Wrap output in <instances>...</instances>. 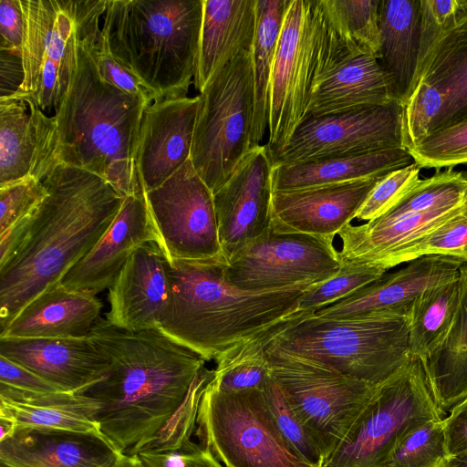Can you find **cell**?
I'll list each match as a JSON object with an SVG mask.
<instances>
[{"label": "cell", "mask_w": 467, "mask_h": 467, "mask_svg": "<svg viewBox=\"0 0 467 467\" xmlns=\"http://www.w3.org/2000/svg\"><path fill=\"white\" fill-rule=\"evenodd\" d=\"M102 305L93 295L67 289L61 283L33 298L0 332V338L88 337Z\"/></svg>", "instance_id": "cb8c5ba5"}, {"label": "cell", "mask_w": 467, "mask_h": 467, "mask_svg": "<svg viewBox=\"0 0 467 467\" xmlns=\"http://www.w3.org/2000/svg\"><path fill=\"white\" fill-rule=\"evenodd\" d=\"M25 18L24 80L18 96L45 112L59 109L77 67L78 37L66 0H20Z\"/></svg>", "instance_id": "7c38bea8"}, {"label": "cell", "mask_w": 467, "mask_h": 467, "mask_svg": "<svg viewBox=\"0 0 467 467\" xmlns=\"http://www.w3.org/2000/svg\"><path fill=\"white\" fill-rule=\"evenodd\" d=\"M386 271L384 268L368 265L342 263L336 275L309 286L303 292L298 300L297 310L315 313L377 280Z\"/></svg>", "instance_id": "74e56055"}, {"label": "cell", "mask_w": 467, "mask_h": 467, "mask_svg": "<svg viewBox=\"0 0 467 467\" xmlns=\"http://www.w3.org/2000/svg\"><path fill=\"white\" fill-rule=\"evenodd\" d=\"M1 98L16 93L24 80L22 54L10 49L0 48Z\"/></svg>", "instance_id": "f907efd6"}, {"label": "cell", "mask_w": 467, "mask_h": 467, "mask_svg": "<svg viewBox=\"0 0 467 467\" xmlns=\"http://www.w3.org/2000/svg\"><path fill=\"white\" fill-rule=\"evenodd\" d=\"M465 16H467V0H420L419 72L437 40Z\"/></svg>", "instance_id": "7bdbcfd3"}, {"label": "cell", "mask_w": 467, "mask_h": 467, "mask_svg": "<svg viewBox=\"0 0 467 467\" xmlns=\"http://www.w3.org/2000/svg\"><path fill=\"white\" fill-rule=\"evenodd\" d=\"M305 9V0H291L277 42L270 82L269 135L265 145L270 159L284 150L295 131L293 99L300 65Z\"/></svg>", "instance_id": "f1b7e54d"}, {"label": "cell", "mask_w": 467, "mask_h": 467, "mask_svg": "<svg viewBox=\"0 0 467 467\" xmlns=\"http://www.w3.org/2000/svg\"><path fill=\"white\" fill-rule=\"evenodd\" d=\"M202 16L203 0H107L101 30L112 57L157 101L186 97Z\"/></svg>", "instance_id": "5b68a950"}, {"label": "cell", "mask_w": 467, "mask_h": 467, "mask_svg": "<svg viewBox=\"0 0 467 467\" xmlns=\"http://www.w3.org/2000/svg\"><path fill=\"white\" fill-rule=\"evenodd\" d=\"M199 103V96H186L145 108L136 153L144 192L161 185L190 160Z\"/></svg>", "instance_id": "e0dca14e"}, {"label": "cell", "mask_w": 467, "mask_h": 467, "mask_svg": "<svg viewBox=\"0 0 467 467\" xmlns=\"http://www.w3.org/2000/svg\"><path fill=\"white\" fill-rule=\"evenodd\" d=\"M411 306L348 318L304 311L270 344L378 386L409 360Z\"/></svg>", "instance_id": "8992f818"}, {"label": "cell", "mask_w": 467, "mask_h": 467, "mask_svg": "<svg viewBox=\"0 0 467 467\" xmlns=\"http://www.w3.org/2000/svg\"><path fill=\"white\" fill-rule=\"evenodd\" d=\"M462 265V261L452 257L421 256L397 272L385 273L350 296L314 314L321 317L348 318L401 309L411 306L425 289L457 276Z\"/></svg>", "instance_id": "603a6c76"}, {"label": "cell", "mask_w": 467, "mask_h": 467, "mask_svg": "<svg viewBox=\"0 0 467 467\" xmlns=\"http://www.w3.org/2000/svg\"><path fill=\"white\" fill-rule=\"evenodd\" d=\"M161 239L144 192L124 198L112 223L94 247L64 276L67 289L95 296L109 288L133 253Z\"/></svg>", "instance_id": "d6986e66"}, {"label": "cell", "mask_w": 467, "mask_h": 467, "mask_svg": "<svg viewBox=\"0 0 467 467\" xmlns=\"http://www.w3.org/2000/svg\"><path fill=\"white\" fill-rule=\"evenodd\" d=\"M213 376V369L204 367L194 379L184 401L159 435L143 451L177 450L195 432L196 420L202 392Z\"/></svg>", "instance_id": "60d3db41"}, {"label": "cell", "mask_w": 467, "mask_h": 467, "mask_svg": "<svg viewBox=\"0 0 467 467\" xmlns=\"http://www.w3.org/2000/svg\"><path fill=\"white\" fill-rule=\"evenodd\" d=\"M198 96L190 160L213 194L253 149L252 50L227 63Z\"/></svg>", "instance_id": "52a82bcc"}, {"label": "cell", "mask_w": 467, "mask_h": 467, "mask_svg": "<svg viewBox=\"0 0 467 467\" xmlns=\"http://www.w3.org/2000/svg\"><path fill=\"white\" fill-rule=\"evenodd\" d=\"M0 385L35 394L65 392L30 369L3 356H0Z\"/></svg>", "instance_id": "7dc6e473"}, {"label": "cell", "mask_w": 467, "mask_h": 467, "mask_svg": "<svg viewBox=\"0 0 467 467\" xmlns=\"http://www.w3.org/2000/svg\"><path fill=\"white\" fill-rule=\"evenodd\" d=\"M272 171L265 146L254 147L213 193L219 238L226 262L270 229Z\"/></svg>", "instance_id": "9a60e30c"}, {"label": "cell", "mask_w": 467, "mask_h": 467, "mask_svg": "<svg viewBox=\"0 0 467 467\" xmlns=\"http://www.w3.org/2000/svg\"><path fill=\"white\" fill-rule=\"evenodd\" d=\"M459 300V275L425 289L415 298L408 324L411 356L423 359L442 341L451 326Z\"/></svg>", "instance_id": "e575fe53"}, {"label": "cell", "mask_w": 467, "mask_h": 467, "mask_svg": "<svg viewBox=\"0 0 467 467\" xmlns=\"http://www.w3.org/2000/svg\"><path fill=\"white\" fill-rule=\"evenodd\" d=\"M55 116L28 97L0 99V187L33 177L43 181L60 162Z\"/></svg>", "instance_id": "2e32d148"}, {"label": "cell", "mask_w": 467, "mask_h": 467, "mask_svg": "<svg viewBox=\"0 0 467 467\" xmlns=\"http://www.w3.org/2000/svg\"><path fill=\"white\" fill-rule=\"evenodd\" d=\"M113 467H147L139 454H123Z\"/></svg>", "instance_id": "816d5d0a"}, {"label": "cell", "mask_w": 467, "mask_h": 467, "mask_svg": "<svg viewBox=\"0 0 467 467\" xmlns=\"http://www.w3.org/2000/svg\"><path fill=\"white\" fill-rule=\"evenodd\" d=\"M122 455L104 437L58 429H18L0 441L5 467H113Z\"/></svg>", "instance_id": "7402d4cb"}, {"label": "cell", "mask_w": 467, "mask_h": 467, "mask_svg": "<svg viewBox=\"0 0 467 467\" xmlns=\"http://www.w3.org/2000/svg\"><path fill=\"white\" fill-rule=\"evenodd\" d=\"M343 34L364 53L380 57V0H326Z\"/></svg>", "instance_id": "8d00e7d4"}, {"label": "cell", "mask_w": 467, "mask_h": 467, "mask_svg": "<svg viewBox=\"0 0 467 467\" xmlns=\"http://www.w3.org/2000/svg\"><path fill=\"white\" fill-rule=\"evenodd\" d=\"M386 175L273 192L271 227L282 233L335 238L356 218L370 192Z\"/></svg>", "instance_id": "ac0fdd59"}, {"label": "cell", "mask_w": 467, "mask_h": 467, "mask_svg": "<svg viewBox=\"0 0 467 467\" xmlns=\"http://www.w3.org/2000/svg\"><path fill=\"white\" fill-rule=\"evenodd\" d=\"M448 457L467 451V400L443 419Z\"/></svg>", "instance_id": "681fc988"}, {"label": "cell", "mask_w": 467, "mask_h": 467, "mask_svg": "<svg viewBox=\"0 0 467 467\" xmlns=\"http://www.w3.org/2000/svg\"><path fill=\"white\" fill-rule=\"evenodd\" d=\"M257 0H203L197 69L201 93L227 63L251 51L256 28Z\"/></svg>", "instance_id": "d4e9b609"}, {"label": "cell", "mask_w": 467, "mask_h": 467, "mask_svg": "<svg viewBox=\"0 0 467 467\" xmlns=\"http://www.w3.org/2000/svg\"><path fill=\"white\" fill-rule=\"evenodd\" d=\"M225 264L220 258L166 259L171 295L158 328L206 361L216 360L298 311L301 295L313 285L244 291L226 281Z\"/></svg>", "instance_id": "3957f363"}, {"label": "cell", "mask_w": 467, "mask_h": 467, "mask_svg": "<svg viewBox=\"0 0 467 467\" xmlns=\"http://www.w3.org/2000/svg\"><path fill=\"white\" fill-rule=\"evenodd\" d=\"M422 359L407 363L378 385L371 399L342 442L322 467H382L405 434L430 420H443Z\"/></svg>", "instance_id": "ba28073f"}, {"label": "cell", "mask_w": 467, "mask_h": 467, "mask_svg": "<svg viewBox=\"0 0 467 467\" xmlns=\"http://www.w3.org/2000/svg\"><path fill=\"white\" fill-rule=\"evenodd\" d=\"M88 336L110 369L82 393L99 402L103 435L123 454H139L171 420L207 361L159 328L130 331L99 318Z\"/></svg>", "instance_id": "6da1fadb"}, {"label": "cell", "mask_w": 467, "mask_h": 467, "mask_svg": "<svg viewBox=\"0 0 467 467\" xmlns=\"http://www.w3.org/2000/svg\"><path fill=\"white\" fill-rule=\"evenodd\" d=\"M415 161L406 148L322 158L275 165L272 171L273 192L342 183L386 175Z\"/></svg>", "instance_id": "f546056e"}, {"label": "cell", "mask_w": 467, "mask_h": 467, "mask_svg": "<svg viewBox=\"0 0 467 467\" xmlns=\"http://www.w3.org/2000/svg\"><path fill=\"white\" fill-rule=\"evenodd\" d=\"M262 393L276 427L292 449L306 462L315 467H322L325 459L318 444L303 425L271 375L262 389Z\"/></svg>", "instance_id": "f35d334b"}, {"label": "cell", "mask_w": 467, "mask_h": 467, "mask_svg": "<svg viewBox=\"0 0 467 467\" xmlns=\"http://www.w3.org/2000/svg\"><path fill=\"white\" fill-rule=\"evenodd\" d=\"M212 379L196 420L195 435L202 447L225 467H315L285 440L262 389L222 392L211 384Z\"/></svg>", "instance_id": "9c48e42d"}, {"label": "cell", "mask_w": 467, "mask_h": 467, "mask_svg": "<svg viewBox=\"0 0 467 467\" xmlns=\"http://www.w3.org/2000/svg\"><path fill=\"white\" fill-rule=\"evenodd\" d=\"M404 108L392 101L307 117L272 164L405 148Z\"/></svg>", "instance_id": "4fadbf2b"}, {"label": "cell", "mask_w": 467, "mask_h": 467, "mask_svg": "<svg viewBox=\"0 0 467 467\" xmlns=\"http://www.w3.org/2000/svg\"><path fill=\"white\" fill-rule=\"evenodd\" d=\"M303 312H295L217 358L211 380L213 388L226 393L261 390L271 375L267 348Z\"/></svg>", "instance_id": "836d02e7"}, {"label": "cell", "mask_w": 467, "mask_h": 467, "mask_svg": "<svg viewBox=\"0 0 467 467\" xmlns=\"http://www.w3.org/2000/svg\"><path fill=\"white\" fill-rule=\"evenodd\" d=\"M25 18L20 0H0V48L22 51Z\"/></svg>", "instance_id": "c3c4849f"}, {"label": "cell", "mask_w": 467, "mask_h": 467, "mask_svg": "<svg viewBox=\"0 0 467 467\" xmlns=\"http://www.w3.org/2000/svg\"><path fill=\"white\" fill-rule=\"evenodd\" d=\"M442 467H467V451L460 454L448 457Z\"/></svg>", "instance_id": "f5cc1de1"}, {"label": "cell", "mask_w": 467, "mask_h": 467, "mask_svg": "<svg viewBox=\"0 0 467 467\" xmlns=\"http://www.w3.org/2000/svg\"><path fill=\"white\" fill-rule=\"evenodd\" d=\"M408 150L420 168L467 163V117L432 131Z\"/></svg>", "instance_id": "ab89813d"}, {"label": "cell", "mask_w": 467, "mask_h": 467, "mask_svg": "<svg viewBox=\"0 0 467 467\" xmlns=\"http://www.w3.org/2000/svg\"><path fill=\"white\" fill-rule=\"evenodd\" d=\"M0 356L65 392L82 393L103 379L110 362L89 336L65 338H0Z\"/></svg>", "instance_id": "ffe728a7"}, {"label": "cell", "mask_w": 467, "mask_h": 467, "mask_svg": "<svg viewBox=\"0 0 467 467\" xmlns=\"http://www.w3.org/2000/svg\"><path fill=\"white\" fill-rule=\"evenodd\" d=\"M99 410V402L83 393L35 394L0 385V416L10 419L16 430L50 428L106 438L97 420Z\"/></svg>", "instance_id": "83f0119b"}, {"label": "cell", "mask_w": 467, "mask_h": 467, "mask_svg": "<svg viewBox=\"0 0 467 467\" xmlns=\"http://www.w3.org/2000/svg\"><path fill=\"white\" fill-rule=\"evenodd\" d=\"M145 198L168 258L225 260L213 194L191 160Z\"/></svg>", "instance_id": "5bb4252c"}, {"label": "cell", "mask_w": 467, "mask_h": 467, "mask_svg": "<svg viewBox=\"0 0 467 467\" xmlns=\"http://www.w3.org/2000/svg\"><path fill=\"white\" fill-rule=\"evenodd\" d=\"M418 82L433 87L445 99L432 131L467 117V16L437 40L422 63Z\"/></svg>", "instance_id": "4dcf8cb0"}, {"label": "cell", "mask_w": 467, "mask_h": 467, "mask_svg": "<svg viewBox=\"0 0 467 467\" xmlns=\"http://www.w3.org/2000/svg\"><path fill=\"white\" fill-rule=\"evenodd\" d=\"M77 37L76 70L54 115L59 161L101 177L123 198L144 192L136 153L142 115L150 103L106 82L87 43L78 33Z\"/></svg>", "instance_id": "277c9868"}, {"label": "cell", "mask_w": 467, "mask_h": 467, "mask_svg": "<svg viewBox=\"0 0 467 467\" xmlns=\"http://www.w3.org/2000/svg\"><path fill=\"white\" fill-rule=\"evenodd\" d=\"M0 467H5V466L0 464Z\"/></svg>", "instance_id": "db71d44e"}, {"label": "cell", "mask_w": 467, "mask_h": 467, "mask_svg": "<svg viewBox=\"0 0 467 467\" xmlns=\"http://www.w3.org/2000/svg\"><path fill=\"white\" fill-rule=\"evenodd\" d=\"M47 193L43 182L33 177L0 187V234L30 216Z\"/></svg>", "instance_id": "f6af8a7d"}, {"label": "cell", "mask_w": 467, "mask_h": 467, "mask_svg": "<svg viewBox=\"0 0 467 467\" xmlns=\"http://www.w3.org/2000/svg\"><path fill=\"white\" fill-rule=\"evenodd\" d=\"M47 195L0 264V332L33 298L61 283L99 242L124 198L101 177L65 163L42 181Z\"/></svg>", "instance_id": "7a4b0ae2"}, {"label": "cell", "mask_w": 467, "mask_h": 467, "mask_svg": "<svg viewBox=\"0 0 467 467\" xmlns=\"http://www.w3.org/2000/svg\"><path fill=\"white\" fill-rule=\"evenodd\" d=\"M166 259L156 242L133 253L109 287V323L130 331L159 327L171 295Z\"/></svg>", "instance_id": "44dd1931"}, {"label": "cell", "mask_w": 467, "mask_h": 467, "mask_svg": "<svg viewBox=\"0 0 467 467\" xmlns=\"http://www.w3.org/2000/svg\"><path fill=\"white\" fill-rule=\"evenodd\" d=\"M420 170L414 162L384 176L368 194L356 219L368 222L383 214L420 180Z\"/></svg>", "instance_id": "ee69618b"}, {"label": "cell", "mask_w": 467, "mask_h": 467, "mask_svg": "<svg viewBox=\"0 0 467 467\" xmlns=\"http://www.w3.org/2000/svg\"><path fill=\"white\" fill-rule=\"evenodd\" d=\"M420 0H380V57L391 98L405 106L418 82Z\"/></svg>", "instance_id": "484cf974"}, {"label": "cell", "mask_w": 467, "mask_h": 467, "mask_svg": "<svg viewBox=\"0 0 467 467\" xmlns=\"http://www.w3.org/2000/svg\"><path fill=\"white\" fill-rule=\"evenodd\" d=\"M291 0H257L256 28L252 48L254 109L253 148L260 146L269 121L270 82L277 42Z\"/></svg>", "instance_id": "d6a6232c"}, {"label": "cell", "mask_w": 467, "mask_h": 467, "mask_svg": "<svg viewBox=\"0 0 467 467\" xmlns=\"http://www.w3.org/2000/svg\"><path fill=\"white\" fill-rule=\"evenodd\" d=\"M266 353L271 376L326 461L349 432L377 386L272 345Z\"/></svg>", "instance_id": "30bf717a"}, {"label": "cell", "mask_w": 467, "mask_h": 467, "mask_svg": "<svg viewBox=\"0 0 467 467\" xmlns=\"http://www.w3.org/2000/svg\"><path fill=\"white\" fill-rule=\"evenodd\" d=\"M460 300L442 341L422 359L434 399L446 414L467 400V264L459 272Z\"/></svg>", "instance_id": "1f68e13d"}, {"label": "cell", "mask_w": 467, "mask_h": 467, "mask_svg": "<svg viewBox=\"0 0 467 467\" xmlns=\"http://www.w3.org/2000/svg\"><path fill=\"white\" fill-rule=\"evenodd\" d=\"M445 106L443 95L418 82L404 108V145L408 150L432 132Z\"/></svg>", "instance_id": "b9f144b4"}, {"label": "cell", "mask_w": 467, "mask_h": 467, "mask_svg": "<svg viewBox=\"0 0 467 467\" xmlns=\"http://www.w3.org/2000/svg\"><path fill=\"white\" fill-rule=\"evenodd\" d=\"M341 265L334 238L270 227L227 261L223 275L238 289L265 292L321 283Z\"/></svg>", "instance_id": "8fae6325"}, {"label": "cell", "mask_w": 467, "mask_h": 467, "mask_svg": "<svg viewBox=\"0 0 467 467\" xmlns=\"http://www.w3.org/2000/svg\"><path fill=\"white\" fill-rule=\"evenodd\" d=\"M392 101L389 82L378 58L359 51L351 52L316 84L306 118Z\"/></svg>", "instance_id": "4316f807"}, {"label": "cell", "mask_w": 467, "mask_h": 467, "mask_svg": "<svg viewBox=\"0 0 467 467\" xmlns=\"http://www.w3.org/2000/svg\"><path fill=\"white\" fill-rule=\"evenodd\" d=\"M139 456L147 467H223L209 450L192 440L177 450L143 451Z\"/></svg>", "instance_id": "bcb514c9"}, {"label": "cell", "mask_w": 467, "mask_h": 467, "mask_svg": "<svg viewBox=\"0 0 467 467\" xmlns=\"http://www.w3.org/2000/svg\"><path fill=\"white\" fill-rule=\"evenodd\" d=\"M426 255L448 256L467 263V196L457 213L420 238L389 253L375 266L388 270Z\"/></svg>", "instance_id": "d590c367"}]
</instances>
